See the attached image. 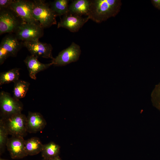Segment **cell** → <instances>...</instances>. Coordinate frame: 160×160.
<instances>
[{"label":"cell","instance_id":"obj_1","mask_svg":"<svg viewBox=\"0 0 160 160\" xmlns=\"http://www.w3.org/2000/svg\"><path fill=\"white\" fill-rule=\"evenodd\" d=\"M90 1L88 16L97 23L115 17L120 12L122 4L120 0H90Z\"/></svg>","mask_w":160,"mask_h":160},{"label":"cell","instance_id":"obj_2","mask_svg":"<svg viewBox=\"0 0 160 160\" xmlns=\"http://www.w3.org/2000/svg\"><path fill=\"white\" fill-rule=\"evenodd\" d=\"M33 17L43 28L57 24V15L49 4L41 0H33Z\"/></svg>","mask_w":160,"mask_h":160},{"label":"cell","instance_id":"obj_3","mask_svg":"<svg viewBox=\"0 0 160 160\" xmlns=\"http://www.w3.org/2000/svg\"><path fill=\"white\" fill-rule=\"evenodd\" d=\"M1 119L4 122L9 135L23 137L26 135L27 132V117L21 112Z\"/></svg>","mask_w":160,"mask_h":160},{"label":"cell","instance_id":"obj_4","mask_svg":"<svg viewBox=\"0 0 160 160\" xmlns=\"http://www.w3.org/2000/svg\"><path fill=\"white\" fill-rule=\"evenodd\" d=\"M43 29L39 24L23 22L15 32V35L23 42L39 40L43 35Z\"/></svg>","mask_w":160,"mask_h":160},{"label":"cell","instance_id":"obj_5","mask_svg":"<svg viewBox=\"0 0 160 160\" xmlns=\"http://www.w3.org/2000/svg\"><path fill=\"white\" fill-rule=\"evenodd\" d=\"M22 103L4 91L0 93V115L1 118L8 117L21 113L23 109Z\"/></svg>","mask_w":160,"mask_h":160},{"label":"cell","instance_id":"obj_6","mask_svg":"<svg viewBox=\"0 0 160 160\" xmlns=\"http://www.w3.org/2000/svg\"><path fill=\"white\" fill-rule=\"evenodd\" d=\"M33 1L15 0L8 8L13 11L23 23L39 24L33 17Z\"/></svg>","mask_w":160,"mask_h":160},{"label":"cell","instance_id":"obj_7","mask_svg":"<svg viewBox=\"0 0 160 160\" xmlns=\"http://www.w3.org/2000/svg\"><path fill=\"white\" fill-rule=\"evenodd\" d=\"M22 23L20 18L10 9H0V35L15 32Z\"/></svg>","mask_w":160,"mask_h":160},{"label":"cell","instance_id":"obj_8","mask_svg":"<svg viewBox=\"0 0 160 160\" xmlns=\"http://www.w3.org/2000/svg\"><path fill=\"white\" fill-rule=\"evenodd\" d=\"M81 52L80 47L72 42L69 47L61 51L57 56L54 58L51 63L52 65L57 66L66 65L78 61Z\"/></svg>","mask_w":160,"mask_h":160},{"label":"cell","instance_id":"obj_9","mask_svg":"<svg viewBox=\"0 0 160 160\" xmlns=\"http://www.w3.org/2000/svg\"><path fill=\"white\" fill-rule=\"evenodd\" d=\"M23 45L25 47L31 55L38 57L52 60V51L53 48L49 44L42 42L39 40L24 41Z\"/></svg>","mask_w":160,"mask_h":160},{"label":"cell","instance_id":"obj_10","mask_svg":"<svg viewBox=\"0 0 160 160\" xmlns=\"http://www.w3.org/2000/svg\"><path fill=\"white\" fill-rule=\"evenodd\" d=\"M89 19L88 16L84 17L68 12L61 19L57 27L64 28L72 32H77Z\"/></svg>","mask_w":160,"mask_h":160},{"label":"cell","instance_id":"obj_11","mask_svg":"<svg viewBox=\"0 0 160 160\" xmlns=\"http://www.w3.org/2000/svg\"><path fill=\"white\" fill-rule=\"evenodd\" d=\"M25 141L23 137L12 136L9 138L6 147L13 159H21L28 156L25 149Z\"/></svg>","mask_w":160,"mask_h":160},{"label":"cell","instance_id":"obj_12","mask_svg":"<svg viewBox=\"0 0 160 160\" xmlns=\"http://www.w3.org/2000/svg\"><path fill=\"white\" fill-rule=\"evenodd\" d=\"M46 124V121L40 113L28 112L26 122L27 132L36 133L40 131Z\"/></svg>","mask_w":160,"mask_h":160},{"label":"cell","instance_id":"obj_13","mask_svg":"<svg viewBox=\"0 0 160 160\" xmlns=\"http://www.w3.org/2000/svg\"><path fill=\"white\" fill-rule=\"evenodd\" d=\"M38 57L31 55L27 56L24 60L28 70L30 77L34 80L36 79V75L52 65L51 63L44 64L40 62Z\"/></svg>","mask_w":160,"mask_h":160},{"label":"cell","instance_id":"obj_14","mask_svg":"<svg viewBox=\"0 0 160 160\" xmlns=\"http://www.w3.org/2000/svg\"><path fill=\"white\" fill-rule=\"evenodd\" d=\"M15 35H7L2 39L0 47L6 50L10 56L15 57L23 45Z\"/></svg>","mask_w":160,"mask_h":160},{"label":"cell","instance_id":"obj_15","mask_svg":"<svg viewBox=\"0 0 160 160\" xmlns=\"http://www.w3.org/2000/svg\"><path fill=\"white\" fill-rule=\"evenodd\" d=\"M90 5V0H74L69 5V12L73 15L82 16H88Z\"/></svg>","mask_w":160,"mask_h":160},{"label":"cell","instance_id":"obj_16","mask_svg":"<svg viewBox=\"0 0 160 160\" xmlns=\"http://www.w3.org/2000/svg\"><path fill=\"white\" fill-rule=\"evenodd\" d=\"M43 145L37 137H31L25 141V149L28 155H35L41 152Z\"/></svg>","mask_w":160,"mask_h":160},{"label":"cell","instance_id":"obj_17","mask_svg":"<svg viewBox=\"0 0 160 160\" xmlns=\"http://www.w3.org/2000/svg\"><path fill=\"white\" fill-rule=\"evenodd\" d=\"M14 84L13 97L17 100L24 97L28 90L30 83L19 79Z\"/></svg>","mask_w":160,"mask_h":160},{"label":"cell","instance_id":"obj_18","mask_svg":"<svg viewBox=\"0 0 160 160\" xmlns=\"http://www.w3.org/2000/svg\"><path fill=\"white\" fill-rule=\"evenodd\" d=\"M20 70L19 68H16L1 73L0 74V85L12 82L14 83L19 80Z\"/></svg>","mask_w":160,"mask_h":160},{"label":"cell","instance_id":"obj_19","mask_svg":"<svg viewBox=\"0 0 160 160\" xmlns=\"http://www.w3.org/2000/svg\"><path fill=\"white\" fill-rule=\"evenodd\" d=\"M60 146L53 142L43 145L41 152L44 159H47L58 156L60 152Z\"/></svg>","mask_w":160,"mask_h":160},{"label":"cell","instance_id":"obj_20","mask_svg":"<svg viewBox=\"0 0 160 160\" xmlns=\"http://www.w3.org/2000/svg\"><path fill=\"white\" fill-rule=\"evenodd\" d=\"M69 1L68 0H55L49 4L50 6L57 16H64L69 12Z\"/></svg>","mask_w":160,"mask_h":160},{"label":"cell","instance_id":"obj_21","mask_svg":"<svg viewBox=\"0 0 160 160\" xmlns=\"http://www.w3.org/2000/svg\"><path fill=\"white\" fill-rule=\"evenodd\" d=\"M9 134L3 120H0V154L4 152L9 138Z\"/></svg>","mask_w":160,"mask_h":160},{"label":"cell","instance_id":"obj_22","mask_svg":"<svg viewBox=\"0 0 160 160\" xmlns=\"http://www.w3.org/2000/svg\"><path fill=\"white\" fill-rule=\"evenodd\" d=\"M151 100L153 106L160 111V82L156 86L152 93Z\"/></svg>","mask_w":160,"mask_h":160},{"label":"cell","instance_id":"obj_23","mask_svg":"<svg viewBox=\"0 0 160 160\" xmlns=\"http://www.w3.org/2000/svg\"><path fill=\"white\" fill-rule=\"evenodd\" d=\"M9 55L8 52L4 48L0 47V65L2 64Z\"/></svg>","mask_w":160,"mask_h":160},{"label":"cell","instance_id":"obj_24","mask_svg":"<svg viewBox=\"0 0 160 160\" xmlns=\"http://www.w3.org/2000/svg\"><path fill=\"white\" fill-rule=\"evenodd\" d=\"M14 1V0H0V9L9 8Z\"/></svg>","mask_w":160,"mask_h":160},{"label":"cell","instance_id":"obj_25","mask_svg":"<svg viewBox=\"0 0 160 160\" xmlns=\"http://www.w3.org/2000/svg\"><path fill=\"white\" fill-rule=\"evenodd\" d=\"M151 2L155 7L160 10V0H152Z\"/></svg>","mask_w":160,"mask_h":160},{"label":"cell","instance_id":"obj_26","mask_svg":"<svg viewBox=\"0 0 160 160\" xmlns=\"http://www.w3.org/2000/svg\"><path fill=\"white\" fill-rule=\"evenodd\" d=\"M42 160H61V159H60V157L59 156H56V157L53 158L49 159H43Z\"/></svg>","mask_w":160,"mask_h":160},{"label":"cell","instance_id":"obj_27","mask_svg":"<svg viewBox=\"0 0 160 160\" xmlns=\"http://www.w3.org/2000/svg\"><path fill=\"white\" fill-rule=\"evenodd\" d=\"M0 160H9L7 159H3L0 158Z\"/></svg>","mask_w":160,"mask_h":160}]
</instances>
